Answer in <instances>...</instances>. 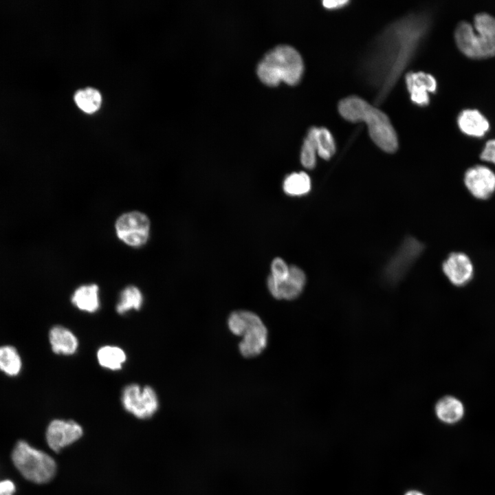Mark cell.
Listing matches in <instances>:
<instances>
[{"label": "cell", "instance_id": "24", "mask_svg": "<svg viewBox=\"0 0 495 495\" xmlns=\"http://www.w3.org/2000/svg\"><path fill=\"white\" fill-rule=\"evenodd\" d=\"M74 100L82 111L87 113H92L100 108L102 97L96 89L86 88L76 92Z\"/></svg>", "mask_w": 495, "mask_h": 495}, {"label": "cell", "instance_id": "20", "mask_svg": "<svg viewBox=\"0 0 495 495\" xmlns=\"http://www.w3.org/2000/svg\"><path fill=\"white\" fill-rule=\"evenodd\" d=\"M97 358L102 367L116 371L122 368L126 356L124 351L120 347L104 346L98 351Z\"/></svg>", "mask_w": 495, "mask_h": 495}, {"label": "cell", "instance_id": "16", "mask_svg": "<svg viewBox=\"0 0 495 495\" xmlns=\"http://www.w3.org/2000/svg\"><path fill=\"white\" fill-rule=\"evenodd\" d=\"M50 342L52 351L57 354L69 355L74 354L78 346L76 336L62 326H54L50 331Z\"/></svg>", "mask_w": 495, "mask_h": 495}, {"label": "cell", "instance_id": "23", "mask_svg": "<svg viewBox=\"0 0 495 495\" xmlns=\"http://www.w3.org/2000/svg\"><path fill=\"white\" fill-rule=\"evenodd\" d=\"M143 302V296L140 289L133 285L126 287L120 294V300L116 305V311L123 314L131 309L138 310Z\"/></svg>", "mask_w": 495, "mask_h": 495}, {"label": "cell", "instance_id": "17", "mask_svg": "<svg viewBox=\"0 0 495 495\" xmlns=\"http://www.w3.org/2000/svg\"><path fill=\"white\" fill-rule=\"evenodd\" d=\"M98 285H85L78 287L72 296V302L81 311L94 313L100 307Z\"/></svg>", "mask_w": 495, "mask_h": 495}, {"label": "cell", "instance_id": "28", "mask_svg": "<svg viewBox=\"0 0 495 495\" xmlns=\"http://www.w3.org/2000/svg\"><path fill=\"white\" fill-rule=\"evenodd\" d=\"M480 157L483 161L495 164V139L486 142Z\"/></svg>", "mask_w": 495, "mask_h": 495}, {"label": "cell", "instance_id": "7", "mask_svg": "<svg viewBox=\"0 0 495 495\" xmlns=\"http://www.w3.org/2000/svg\"><path fill=\"white\" fill-rule=\"evenodd\" d=\"M150 222L143 213L133 211L120 216L116 223L118 236L129 245H144L149 235Z\"/></svg>", "mask_w": 495, "mask_h": 495}, {"label": "cell", "instance_id": "9", "mask_svg": "<svg viewBox=\"0 0 495 495\" xmlns=\"http://www.w3.org/2000/svg\"><path fill=\"white\" fill-rule=\"evenodd\" d=\"M82 434V428L77 422L54 419L47 428L45 438L48 446L57 452L77 441Z\"/></svg>", "mask_w": 495, "mask_h": 495}, {"label": "cell", "instance_id": "30", "mask_svg": "<svg viewBox=\"0 0 495 495\" xmlns=\"http://www.w3.org/2000/svg\"><path fill=\"white\" fill-rule=\"evenodd\" d=\"M349 3V1H323V6L329 10L338 9L343 6H345Z\"/></svg>", "mask_w": 495, "mask_h": 495}, {"label": "cell", "instance_id": "3", "mask_svg": "<svg viewBox=\"0 0 495 495\" xmlns=\"http://www.w3.org/2000/svg\"><path fill=\"white\" fill-rule=\"evenodd\" d=\"M303 72L300 53L288 45H280L268 51L256 68L259 79L271 87L278 85L280 81L295 85L301 80Z\"/></svg>", "mask_w": 495, "mask_h": 495}, {"label": "cell", "instance_id": "32", "mask_svg": "<svg viewBox=\"0 0 495 495\" xmlns=\"http://www.w3.org/2000/svg\"><path fill=\"white\" fill-rule=\"evenodd\" d=\"M8 495H12V494H8Z\"/></svg>", "mask_w": 495, "mask_h": 495}, {"label": "cell", "instance_id": "19", "mask_svg": "<svg viewBox=\"0 0 495 495\" xmlns=\"http://www.w3.org/2000/svg\"><path fill=\"white\" fill-rule=\"evenodd\" d=\"M263 324L259 316L249 311H236L230 314L228 326L230 331L239 336H243L248 331Z\"/></svg>", "mask_w": 495, "mask_h": 495}, {"label": "cell", "instance_id": "15", "mask_svg": "<svg viewBox=\"0 0 495 495\" xmlns=\"http://www.w3.org/2000/svg\"><path fill=\"white\" fill-rule=\"evenodd\" d=\"M457 123L463 133L472 137H482L490 129L488 120L476 109L462 111L458 116Z\"/></svg>", "mask_w": 495, "mask_h": 495}, {"label": "cell", "instance_id": "1", "mask_svg": "<svg viewBox=\"0 0 495 495\" xmlns=\"http://www.w3.org/2000/svg\"><path fill=\"white\" fill-rule=\"evenodd\" d=\"M424 15L413 14L390 25L377 40L366 71L382 100L412 58L427 29Z\"/></svg>", "mask_w": 495, "mask_h": 495}, {"label": "cell", "instance_id": "29", "mask_svg": "<svg viewBox=\"0 0 495 495\" xmlns=\"http://www.w3.org/2000/svg\"><path fill=\"white\" fill-rule=\"evenodd\" d=\"M16 490L14 483L9 480L0 481V495L12 494Z\"/></svg>", "mask_w": 495, "mask_h": 495}, {"label": "cell", "instance_id": "18", "mask_svg": "<svg viewBox=\"0 0 495 495\" xmlns=\"http://www.w3.org/2000/svg\"><path fill=\"white\" fill-rule=\"evenodd\" d=\"M437 417L446 424L459 421L463 416L464 407L462 402L453 396H445L435 404Z\"/></svg>", "mask_w": 495, "mask_h": 495}, {"label": "cell", "instance_id": "22", "mask_svg": "<svg viewBox=\"0 0 495 495\" xmlns=\"http://www.w3.org/2000/svg\"><path fill=\"white\" fill-rule=\"evenodd\" d=\"M283 188L289 195H305L311 189V179L305 172L292 173L285 177Z\"/></svg>", "mask_w": 495, "mask_h": 495}, {"label": "cell", "instance_id": "31", "mask_svg": "<svg viewBox=\"0 0 495 495\" xmlns=\"http://www.w3.org/2000/svg\"><path fill=\"white\" fill-rule=\"evenodd\" d=\"M405 495H424L423 493L417 490H410L407 492Z\"/></svg>", "mask_w": 495, "mask_h": 495}, {"label": "cell", "instance_id": "4", "mask_svg": "<svg viewBox=\"0 0 495 495\" xmlns=\"http://www.w3.org/2000/svg\"><path fill=\"white\" fill-rule=\"evenodd\" d=\"M454 39L459 50L474 59L495 56V17L485 13L474 16L473 25L461 21L454 31Z\"/></svg>", "mask_w": 495, "mask_h": 495}, {"label": "cell", "instance_id": "5", "mask_svg": "<svg viewBox=\"0 0 495 495\" xmlns=\"http://www.w3.org/2000/svg\"><path fill=\"white\" fill-rule=\"evenodd\" d=\"M12 460L21 474L35 483H47L56 474V463L54 459L25 441H19L16 443L12 452Z\"/></svg>", "mask_w": 495, "mask_h": 495}, {"label": "cell", "instance_id": "14", "mask_svg": "<svg viewBox=\"0 0 495 495\" xmlns=\"http://www.w3.org/2000/svg\"><path fill=\"white\" fill-rule=\"evenodd\" d=\"M243 336V340L239 344V349L244 358H254L267 346L268 331L264 324L249 330Z\"/></svg>", "mask_w": 495, "mask_h": 495}, {"label": "cell", "instance_id": "12", "mask_svg": "<svg viewBox=\"0 0 495 495\" xmlns=\"http://www.w3.org/2000/svg\"><path fill=\"white\" fill-rule=\"evenodd\" d=\"M443 271L454 285L463 286L472 278L474 267L465 254L454 252L450 254L443 263Z\"/></svg>", "mask_w": 495, "mask_h": 495}, {"label": "cell", "instance_id": "11", "mask_svg": "<svg viewBox=\"0 0 495 495\" xmlns=\"http://www.w3.org/2000/svg\"><path fill=\"white\" fill-rule=\"evenodd\" d=\"M306 283L304 272L296 265L289 266V273L286 279L276 283L267 278V285L270 294L276 299L294 300L303 291Z\"/></svg>", "mask_w": 495, "mask_h": 495}, {"label": "cell", "instance_id": "25", "mask_svg": "<svg viewBox=\"0 0 495 495\" xmlns=\"http://www.w3.org/2000/svg\"><path fill=\"white\" fill-rule=\"evenodd\" d=\"M21 368V360L16 349L11 346L0 347V370L9 375H16Z\"/></svg>", "mask_w": 495, "mask_h": 495}, {"label": "cell", "instance_id": "8", "mask_svg": "<svg viewBox=\"0 0 495 495\" xmlns=\"http://www.w3.org/2000/svg\"><path fill=\"white\" fill-rule=\"evenodd\" d=\"M423 249V245L415 239H406L386 268V280L390 283H396L400 280Z\"/></svg>", "mask_w": 495, "mask_h": 495}, {"label": "cell", "instance_id": "10", "mask_svg": "<svg viewBox=\"0 0 495 495\" xmlns=\"http://www.w3.org/2000/svg\"><path fill=\"white\" fill-rule=\"evenodd\" d=\"M464 182L470 193L479 199H488L495 192V173L483 165L468 168L464 175Z\"/></svg>", "mask_w": 495, "mask_h": 495}, {"label": "cell", "instance_id": "6", "mask_svg": "<svg viewBox=\"0 0 495 495\" xmlns=\"http://www.w3.org/2000/svg\"><path fill=\"white\" fill-rule=\"evenodd\" d=\"M121 402L124 408L139 419L151 417L159 408L155 391L149 386L136 384L126 386L122 390Z\"/></svg>", "mask_w": 495, "mask_h": 495}, {"label": "cell", "instance_id": "13", "mask_svg": "<svg viewBox=\"0 0 495 495\" xmlns=\"http://www.w3.org/2000/svg\"><path fill=\"white\" fill-rule=\"evenodd\" d=\"M405 80L411 100L419 106L428 105V93H434L437 89L435 78L429 74L418 72L408 73Z\"/></svg>", "mask_w": 495, "mask_h": 495}, {"label": "cell", "instance_id": "27", "mask_svg": "<svg viewBox=\"0 0 495 495\" xmlns=\"http://www.w3.org/2000/svg\"><path fill=\"white\" fill-rule=\"evenodd\" d=\"M289 273V266L281 258H275L271 264V274L268 278L276 283L287 278Z\"/></svg>", "mask_w": 495, "mask_h": 495}, {"label": "cell", "instance_id": "2", "mask_svg": "<svg viewBox=\"0 0 495 495\" xmlns=\"http://www.w3.org/2000/svg\"><path fill=\"white\" fill-rule=\"evenodd\" d=\"M338 111L348 121L364 122L371 139L383 151L393 153L397 149V136L388 117L365 100L346 97L340 101Z\"/></svg>", "mask_w": 495, "mask_h": 495}, {"label": "cell", "instance_id": "21", "mask_svg": "<svg viewBox=\"0 0 495 495\" xmlns=\"http://www.w3.org/2000/svg\"><path fill=\"white\" fill-rule=\"evenodd\" d=\"M316 146L317 154L324 160H329L336 152V143L331 132L324 127H311Z\"/></svg>", "mask_w": 495, "mask_h": 495}, {"label": "cell", "instance_id": "26", "mask_svg": "<svg viewBox=\"0 0 495 495\" xmlns=\"http://www.w3.org/2000/svg\"><path fill=\"white\" fill-rule=\"evenodd\" d=\"M317 149L311 129L308 131L300 152V162L304 167L312 169L316 164Z\"/></svg>", "mask_w": 495, "mask_h": 495}]
</instances>
